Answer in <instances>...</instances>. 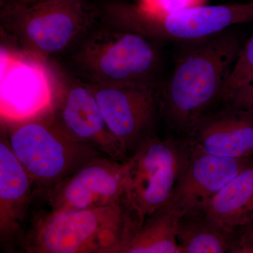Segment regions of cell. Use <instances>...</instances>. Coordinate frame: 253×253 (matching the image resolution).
<instances>
[{
  "instance_id": "cell-7",
  "label": "cell",
  "mask_w": 253,
  "mask_h": 253,
  "mask_svg": "<svg viewBox=\"0 0 253 253\" xmlns=\"http://www.w3.org/2000/svg\"><path fill=\"white\" fill-rule=\"evenodd\" d=\"M115 21L152 41L179 43L213 36L237 24L253 21V1L221 5H200L165 14H151L137 6L118 7Z\"/></svg>"
},
{
  "instance_id": "cell-13",
  "label": "cell",
  "mask_w": 253,
  "mask_h": 253,
  "mask_svg": "<svg viewBox=\"0 0 253 253\" xmlns=\"http://www.w3.org/2000/svg\"><path fill=\"white\" fill-rule=\"evenodd\" d=\"M188 138L193 146L210 154L253 159V112L225 105L206 113Z\"/></svg>"
},
{
  "instance_id": "cell-17",
  "label": "cell",
  "mask_w": 253,
  "mask_h": 253,
  "mask_svg": "<svg viewBox=\"0 0 253 253\" xmlns=\"http://www.w3.org/2000/svg\"><path fill=\"white\" fill-rule=\"evenodd\" d=\"M253 81V33L243 45L222 91V102L233 92Z\"/></svg>"
},
{
  "instance_id": "cell-16",
  "label": "cell",
  "mask_w": 253,
  "mask_h": 253,
  "mask_svg": "<svg viewBox=\"0 0 253 253\" xmlns=\"http://www.w3.org/2000/svg\"><path fill=\"white\" fill-rule=\"evenodd\" d=\"M203 211L234 231H239L253 221V165L231 179Z\"/></svg>"
},
{
  "instance_id": "cell-8",
  "label": "cell",
  "mask_w": 253,
  "mask_h": 253,
  "mask_svg": "<svg viewBox=\"0 0 253 253\" xmlns=\"http://www.w3.org/2000/svg\"><path fill=\"white\" fill-rule=\"evenodd\" d=\"M86 84L96 98L106 126L128 158L144 141L156 135L161 84Z\"/></svg>"
},
{
  "instance_id": "cell-12",
  "label": "cell",
  "mask_w": 253,
  "mask_h": 253,
  "mask_svg": "<svg viewBox=\"0 0 253 253\" xmlns=\"http://www.w3.org/2000/svg\"><path fill=\"white\" fill-rule=\"evenodd\" d=\"M33 182L10 147L4 126L0 139V241L21 247L33 206Z\"/></svg>"
},
{
  "instance_id": "cell-2",
  "label": "cell",
  "mask_w": 253,
  "mask_h": 253,
  "mask_svg": "<svg viewBox=\"0 0 253 253\" xmlns=\"http://www.w3.org/2000/svg\"><path fill=\"white\" fill-rule=\"evenodd\" d=\"M133 226L123 203L80 211L36 210L20 248L28 253H118Z\"/></svg>"
},
{
  "instance_id": "cell-5",
  "label": "cell",
  "mask_w": 253,
  "mask_h": 253,
  "mask_svg": "<svg viewBox=\"0 0 253 253\" xmlns=\"http://www.w3.org/2000/svg\"><path fill=\"white\" fill-rule=\"evenodd\" d=\"M189 138H150L124 163L123 203L135 227L169 202L189 161Z\"/></svg>"
},
{
  "instance_id": "cell-22",
  "label": "cell",
  "mask_w": 253,
  "mask_h": 253,
  "mask_svg": "<svg viewBox=\"0 0 253 253\" xmlns=\"http://www.w3.org/2000/svg\"><path fill=\"white\" fill-rule=\"evenodd\" d=\"M42 1H43V0H42ZM58 1H64V0H58Z\"/></svg>"
},
{
  "instance_id": "cell-6",
  "label": "cell",
  "mask_w": 253,
  "mask_h": 253,
  "mask_svg": "<svg viewBox=\"0 0 253 253\" xmlns=\"http://www.w3.org/2000/svg\"><path fill=\"white\" fill-rule=\"evenodd\" d=\"M1 126L13 153L31 178L33 189L56 184L103 156L94 148L63 134L43 112L3 121Z\"/></svg>"
},
{
  "instance_id": "cell-15",
  "label": "cell",
  "mask_w": 253,
  "mask_h": 253,
  "mask_svg": "<svg viewBox=\"0 0 253 253\" xmlns=\"http://www.w3.org/2000/svg\"><path fill=\"white\" fill-rule=\"evenodd\" d=\"M181 214L168 203L131 229L118 253H181L176 233Z\"/></svg>"
},
{
  "instance_id": "cell-14",
  "label": "cell",
  "mask_w": 253,
  "mask_h": 253,
  "mask_svg": "<svg viewBox=\"0 0 253 253\" xmlns=\"http://www.w3.org/2000/svg\"><path fill=\"white\" fill-rule=\"evenodd\" d=\"M181 253H236L238 231L228 229L204 211L181 214L177 225Z\"/></svg>"
},
{
  "instance_id": "cell-11",
  "label": "cell",
  "mask_w": 253,
  "mask_h": 253,
  "mask_svg": "<svg viewBox=\"0 0 253 253\" xmlns=\"http://www.w3.org/2000/svg\"><path fill=\"white\" fill-rule=\"evenodd\" d=\"M253 165V159L220 157L192 146L189 161L168 203L182 214L201 212L231 179Z\"/></svg>"
},
{
  "instance_id": "cell-10",
  "label": "cell",
  "mask_w": 253,
  "mask_h": 253,
  "mask_svg": "<svg viewBox=\"0 0 253 253\" xmlns=\"http://www.w3.org/2000/svg\"><path fill=\"white\" fill-rule=\"evenodd\" d=\"M61 132L121 163L127 156L105 123L90 88L79 78L60 83L43 111Z\"/></svg>"
},
{
  "instance_id": "cell-4",
  "label": "cell",
  "mask_w": 253,
  "mask_h": 253,
  "mask_svg": "<svg viewBox=\"0 0 253 253\" xmlns=\"http://www.w3.org/2000/svg\"><path fill=\"white\" fill-rule=\"evenodd\" d=\"M95 22L86 0H43L33 5L4 0L1 11L4 31L26 52L42 59L75 47Z\"/></svg>"
},
{
  "instance_id": "cell-23",
  "label": "cell",
  "mask_w": 253,
  "mask_h": 253,
  "mask_svg": "<svg viewBox=\"0 0 253 253\" xmlns=\"http://www.w3.org/2000/svg\"><path fill=\"white\" fill-rule=\"evenodd\" d=\"M251 1H253V0H251Z\"/></svg>"
},
{
  "instance_id": "cell-18",
  "label": "cell",
  "mask_w": 253,
  "mask_h": 253,
  "mask_svg": "<svg viewBox=\"0 0 253 253\" xmlns=\"http://www.w3.org/2000/svg\"><path fill=\"white\" fill-rule=\"evenodd\" d=\"M206 0H139L137 7L151 14H165L204 5Z\"/></svg>"
},
{
  "instance_id": "cell-19",
  "label": "cell",
  "mask_w": 253,
  "mask_h": 253,
  "mask_svg": "<svg viewBox=\"0 0 253 253\" xmlns=\"http://www.w3.org/2000/svg\"><path fill=\"white\" fill-rule=\"evenodd\" d=\"M224 103L228 106L253 112V81L233 92Z\"/></svg>"
},
{
  "instance_id": "cell-20",
  "label": "cell",
  "mask_w": 253,
  "mask_h": 253,
  "mask_svg": "<svg viewBox=\"0 0 253 253\" xmlns=\"http://www.w3.org/2000/svg\"><path fill=\"white\" fill-rule=\"evenodd\" d=\"M238 231L239 243L236 253H253V221Z\"/></svg>"
},
{
  "instance_id": "cell-1",
  "label": "cell",
  "mask_w": 253,
  "mask_h": 253,
  "mask_svg": "<svg viewBox=\"0 0 253 253\" xmlns=\"http://www.w3.org/2000/svg\"><path fill=\"white\" fill-rule=\"evenodd\" d=\"M169 81L161 86L160 114L181 137L188 138L218 99L242 49L231 28L197 41L179 43Z\"/></svg>"
},
{
  "instance_id": "cell-9",
  "label": "cell",
  "mask_w": 253,
  "mask_h": 253,
  "mask_svg": "<svg viewBox=\"0 0 253 253\" xmlns=\"http://www.w3.org/2000/svg\"><path fill=\"white\" fill-rule=\"evenodd\" d=\"M124 163L108 156L94 158L66 179L33 189V203L46 211H69L123 203Z\"/></svg>"
},
{
  "instance_id": "cell-21",
  "label": "cell",
  "mask_w": 253,
  "mask_h": 253,
  "mask_svg": "<svg viewBox=\"0 0 253 253\" xmlns=\"http://www.w3.org/2000/svg\"><path fill=\"white\" fill-rule=\"evenodd\" d=\"M14 1H18V2L25 5H33L40 2L42 0H14Z\"/></svg>"
},
{
  "instance_id": "cell-3",
  "label": "cell",
  "mask_w": 253,
  "mask_h": 253,
  "mask_svg": "<svg viewBox=\"0 0 253 253\" xmlns=\"http://www.w3.org/2000/svg\"><path fill=\"white\" fill-rule=\"evenodd\" d=\"M94 27L71 55L78 78L86 83H139L160 84L161 53L155 42L123 27Z\"/></svg>"
}]
</instances>
